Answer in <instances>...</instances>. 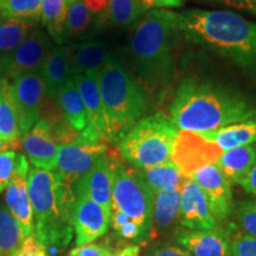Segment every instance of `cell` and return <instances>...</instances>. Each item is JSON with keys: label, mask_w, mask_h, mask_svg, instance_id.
<instances>
[{"label": "cell", "mask_w": 256, "mask_h": 256, "mask_svg": "<svg viewBox=\"0 0 256 256\" xmlns=\"http://www.w3.org/2000/svg\"><path fill=\"white\" fill-rule=\"evenodd\" d=\"M190 179L204 192L215 220L224 222L232 211V183L215 164L197 170Z\"/></svg>", "instance_id": "obj_13"}, {"label": "cell", "mask_w": 256, "mask_h": 256, "mask_svg": "<svg viewBox=\"0 0 256 256\" xmlns=\"http://www.w3.org/2000/svg\"><path fill=\"white\" fill-rule=\"evenodd\" d=\"M10 82L18 108L22 136H24L40 119L42 106L46 98V84L40 72L24 74Z\"/></svg>", "instance_id": "obj_11"}, {"label": "cell", "mask_w": 256, "mask_h": 256, "mask_svg": "<svg viewBox=\"0 0 256 256\" xmlns=\"http://www.w3.org/2000/svg\"><path fill=\"white\" fill-rule=\"evenodd\" d=\"M107 152V145L101 144L75 142L72 145L60 146L56 168L54 170L63 183L74 186L84 177L101 156Z\"/></svg>", "instance_id": "obj_10"}, {"label": "cell", "mask_w": 256, "mask_h": 256, "mask_svg": "<svg viewBox=\"0 0 256 256\" xmlns=\"http://www.w3.org/2000/svg\"><path fill=\"white\" fill-rule=\"evenodd\" d=\"M24 238L20 224L6 208L0 206V256L14 255Z\"/></svg>", "instance_id": "obj_31"}, {"label": "cell", "mask_w": 256, "mask_h": 256, "mask_svg": "<svg viewBox=\"0 0 256 256\" xmlns=\"http://www.w3.org/2000/svg\"><path fill=\"white\" fill-rule=\"evenodd\" d=\"M14 256H49L44 246L38 241L34 234L24 238L20 247Z\"/></svg>", "instance_id": "obj_38"}, {"label": "cell", "mask_w": 256, "mask_h": 256, "mask_svg": "<svg viewBox=\"0 0 256 256\" xmlns=\"http://www.w3.org/2000/svg\"><path fill=\"white\" fill-rule=\"evenodd\" d=\"M136 171L152 194L168 188H180L185 179H188L172 160L153 168H136Z\"/></svg>", "instance_id": "obj_27"}, {"label": "cell", "mask_w": 256, "mask_h": 256, "mask_svg": "<svg viewBox=\"0 0 256 256\" xmlns=\"http://www.w3.org/2000/svg\"><path fill=\"white\" fill-rule=\"evenodd\" d=\"M28 174H16L5 188V203L8 210L17 220L24 236L34 234V212L28 192Z\"/></svg>", "instance_id": "obj_19"}, {"label": "cell", "mask_w": 256, "mask_h": 256, "mask_svg": "<svg viewBox=\"0 0 256 256\" xmlns=\"http://www.w3.org/2000/svg\"><path fill=\"white\" fill-rule=\"evenodd\" d=\"M0 16L37 23L42 16V0H0Z\"/></svg>", "instance_id": "obj_33"}, {"label": "cell", "mask_w": 256, "mask_h": 256, "mask_svg": "<svg viewBox=\"0 0 256 256\" xmlns=\"http://www.w3.org/2000/svg\"><path fill=\"white\" fill-rule=\"evenodd\" d=\"M249 2H250L252 8H254V14H256V0H249Z\"/></svg>", "instance_id": "obj_46"}, {"label": "cell", "mask_w": 256, "mask_h": 256, "mask_svg": "<svg viewBox=\"0 0 256 256\" xmlns=\"http://www.w3.org/2000/svg\"><path fill=\"white\" fill-rule=\"evenodd\" d=\"M179 223L188 230H211L218 226L206 194L190 178L185 179L180 188Z\"/></svg>", "instance_id": "obj_14"}, {"label": "cell", "mask_w": 256, "mask_h": 256, "mask_svg": "<svg viewBox=\"0 0 256 256\" xmlns=\"http://www.w3.org/2000/svg\"><path fill=\"white\" fill-rule=\"evenodd\" d=\"M19 114L11 82L0 78V139L5 148L16 150L20 140Z\"/></svg>", "instance_id": "obj_21"}, {"label": "cell", "mask_w": 256, "mask_h": 256, "mask_svg": "<svg viewBox=\"0 0 256 256\" xmlns=\"http://www.w3.org/2000/svg\"><path fill=\"white\" fill-rule=\"evenodd\" d=\"M69 4L66 0H42L40 20L48 28L50 37L58 46L66 42V22Z\"/></svg>", "instance_id": "obj_28"}, {"label": "cell", "mask_w": 256, "mask_h": 256, "mask_svg": "<svg viewBox=\"0 0 256 256\" xmlns=\"http://www.w3.org/2000/svg\"><path fill=\"white\" fill-rule=\"evenodd\" d=\"M2 151H5V147H4V144L2 142V139H0V152Z\"/></svg>", "instance_id": "obj_47"}, {"label": "cell", "mask_w": 256, "mask_h": 256, "mask_svg": "<svg viewBox=\"0 0 256 256\" xmlns=\"http://www.w3.org/2000/svg\"><path fill=\"white\" fill-rule=\"evenodd\" d=\"M98 82L107 121L108 142L119 144L148 110V98L142 86L118 58L98 72Z\"/></svg>", "instance_id": "obj_5"}, {"label": "cell", "mask_w": 256, "mask_h": 256, "mask_svg": "<svg viewBox=\"0 0 256 256\" xmlns=\"http://www.w3.org/2000/svg\"><path fill=\"white\" fill-rule=\"evenodd\" d=\"M11 256H14V255H11Z\"/></svg>", "instance_id": "obj_49"}, {"label": "cell", "mask_w": 256, "mask_h": 256, "mask_svg": "<svg viewBox=\"0 0 256 256\" xmlns=\"http://www.w3.org/2000/svg\"><path fill=\"white\" fill-rule=\"evenodd\" d=\"M112 204V209L121 211L140 226L144 240L151 238L153 194L136 168H127L115 162Z\"/></svg>", "instance_id": "obj_7"}, {"label": "cell", "mask_w": 256, "mask_h": 256, "mask_svg": "<svg viewBox=\"0 0 256 256\" xmlns=\"http://www.w3.org/2000/svg\"><path fill=\"white\" fill-rule=\"evenodd\" d=\"M256 116V102L218 83L188 78L179 84L170 119L179 130L206 133Z\"/></svg>", "instance_id": "obj_2"}, {"label": "cell", "mask_w": 256, "mask_h": 256, "mask_svg": "<svg viewBox=\"0 0 256 256\" xmlns=\"http://www.w3.org/2000/svg\"><path fill=\"white\" fill-rule=\"evenodd\" d=\"M28 192L38 241L46 250L66 247L74 232V188L63 183L54 171L34 168L28 172Z\"/></svg>", "instance_id": "obj_4"}, {"label": "cell", "mask_w": 256, "mask_h": 256, "mask_svg": "<svg viewBox=\"0 0 256 256\" xmlns=\"http://www.w3.org/2000/svg\"><path fill=\"white\" fill-rule=\"evenodd\" d=\"M110 224L118 235L121 236L122 238L136 242L145 241L140 226L119 210L112 209Z\"/></svg>", "instance_id": "obj_35"}, {"label": "cell", "mask_w": 256, "mask_h": 256, "mask_svg": "<svg viewBox=\"0 0 256 256\" xmlns=\"http://www.w3.org/2000/svg\"><path fill=\"white\" fill-rule=\"evenodd\" d=\"M40 74L46 84V95L56 98L60 89L72 78V66L66 46H52L46 60L42 64Z\"/></svg>", "instance_id": "obj_22"}, {"label": "cell", "mask_w": 256, "mask_h": 256, "mask_svg": "<svg viewBox=\"0 0 256 256\" xmlns=\"http://www.w3.org/2000/svg\"><path fill=\"white\" fill-rule=\"evenodd\" d=\"M180 214V188H168L153 194L152 232H166L179 222Z\"/></svg>", "instance_id": "obj_25"}, {"label": "cell", "mask_w": 256, "mask_h": 256, "mask_svg": "<svg viewBox=\"0 0 256 256\" xmlns=\"http://www.w3.org/2000/svg\"><path fill=\"white\" fill-rule=\"evenodd\" d=\"M230 252L232 256H256V238L238 230L230 236Z\"/></svg>", "instance_id": "obj_37"}, {"label": "cell", "mask_w": 256, "mask_h": 256, "mask_svg": "<svg viewBox=\"0 0 256 256\" xmlns=\"http://www.w3.org/2000/svg\"><path fill=\"white\" fill-rule=\"evenodd\" d=\"M114 159L101 156L84 177L74 185L75 194H84L112 212V191L114 180Z\"/></svg>", "instance_id": "obj_15"}, {"label": "cell", "mask_w": 256, "mask_h": 256, "mask_svg": "<svg viewBox=\"0 0 256 256\" xmlns=\"http://www.w3.org/2000/svg\"><path fill=\"white\" fill-rule=\"evenodd\" d=\"M188 43L232 63L256 83V23L222 10L190 8L178 14Z\"/></svg>", "instance_id": "obj_1"}, {"label": "cell", "mask_w": 256, "mask_h": 256, "mask_svg": "<svg viewBox=\"0 0 256 256\" xmlns=\"http://www.w3.org/2000/svg\"><path fill=\"white\" fill-rule=\"evenodd\" d=\"M179 36L178 14L168 10H151L134 28L130 58L138 78L150 92L165 90L174 80Z\"/></svg>", "instance_id": "obj_3"}, {"label": "cell", "mask_w": 256, "mask_h": 256, "mask_svg": "<svg viewBox=\"0 0 256 256\" xmlns=\"http://www.w3.org/2000/svg\"><path fill=\"white\" fill-rule=\"evenodd\" d=\"M81 95L86 112H87L88 124L98 132L104 140H108V128L106 121L104 107L98 88V76L81 75L74 78Z\"/></svg>", "instance_id": "obj_20"}, {"label": "cell", "mask_w": 256, "mask_h": 256, "mask_svg": "<svg viewBox=\"0 0 256 256\" xmlns=\"http://www.w3.org/2000/svg\"><path fill=\"white\" fill-rule=\"evenodd\" d=\"M256 164V145L242 146L224 151L215 165L220 168L230 183H241V180L252 166Z\"/></svg>", "instance_id": "obj_24"}, {"label": "cell", "mask_w": 256, "mask_h": 256, "mask_svg": "<svg viewBox=\"0 0 256 256\" xmlns=\"http://www.w3.org/2000/svg\"><path fill=\"white\" fill-rule=\"evenodd\" d=\"M101 24L98 17L92 14L80 0H76L69 5L68 16L66 22V38L68 40H78L84 37L88 31L96 25Z\"/></svg>", "instance_id": "obj_30"}, {"label": "cell", "mask_w": 256, "mask_h": 256, "mask_svg": "<svg viewBox=\"0 0 256 256\" xmlns=\"http://www.w3.org/2000/svg\"><path fill=\"white\" fill-rule=\"evenodd\" d=\"M240 185L244 188L248 194L256 196V164L252 166L248 174L242 179Z\"/></svg>", "instance_id": "obj_43"}, {"label": "cell", "mask_w": 256, "mask_h": 256, "mask_svg": "<svg viewBox=\"0 0 256 256\" xmlns=\"http://www.w3.org/2000/svg\"><path fill=\"white\" fill-rule=\"evenodd\" d=\"M145 10L164 8H180L184 0H142Z\"/></svg>", "instance_id": "obj_42"}, {"label": "cell", "mask_w": 256, "mask_h": 256, "mask_svg": "<svg viewBox=\"0 0 256 256\" xmlns=\"http://www.w3.org/2000/svg\"><path fill=\"white\" fill-rule=\"evenodd\" d=\"M209 142L216 144L222 151L256 144V116L226 126L214 132L200 133Z\"/></svg>", "instance_id": "obj_23"}, {"label": "cell", "mask_w": 256, "mask_h": 256, "mask_svg": "<svg viewBox=\"0 0 256 256\" xmlns=\"http://www.w3.org/2000/svg\"><path fill=\"white\" fill-rule=\"evenodd\" d=\"M69 256H116L114 252L104 246L96 244V243H88V244L80 246L74 248L70 252Z\"/></svg>", "instance_id": "obj_39"}, {"label": "cell", "mask_w": 256, "mask_h": 256, "mask_svg": "<svg viewBox=\"0 0 256 256\" xmlns=\"http://www.w3.org/2000/svg\"><path fill=\"white\" fill-rule=\"evenodd\" d=\"M52 46L46 34L34 30L20 46L0 57V78L12 81L24 74L40 72Z\"/></svg>", "instance_id": "obj_8"}, {"label": "cell", "mask_w": 256, "mask_h": 256, "mask_svg": "<svg viewBox=\"0 0 256 256\" xmlns=\"http://www.w3.org/2000/svg\"><path fill=\"white\" fill-rule=\"evenodd\" d=\"M235 220L240 232L256 238V200L242 202L235 210Z\"/></svg>", "instance_id": "obj_36"}, {"label": "cell", "mask_w": 256, "mask_h": 256, "mask_svg": "<svg viewBox=\"0 0 256 256\" xmlns=\"http://www.w3.org/2000/svg\"><path fill=\"white\" fill-rule=\"evenodd\" d=\"M210 2H220V4L230 6L232 8H238L241 10V11H248L254 14V8H252L249 0H210Z\"/></svg>", "instance_id": "obj_44"}, {"label": "cell", "mask_w": 256, "mask_h": 256, "mask_svg": "<svg viewBox=\"0 0 256 256\" xmlns=\"http://www.w3.org/2000/svg\"><path fill=\"white\" fill-rule=\"evenodd\" d=\"M72 78L81 75L98 76V72L116 60L114 51L104 42H83L66 46Z\"/></svg>", "instance_id": "obj_18"}, {"label": "cell", "mask_w": 256, "mask_h": 256, "mask_svg": "<svg viewBox=\"0 0 256 256\" xmlns=\"http://www.w3.org/2000/svg\"><path fill=\"white\" fill-rule=\"evenodd\" d=\"M146 256H191V254L179 244L162 243V244H156L148 249Z\"/></svg>", "instance_id": "obj_40"}, {"label": "cell", "mask_w": 256, "mask_h": 256, "mask_svg": "<svg viewBox=\"0 0 256 256\" xmlns=\"http://www.w3.org/2000/svg\"><path fill=\"white\" fill-rule=\"evenodd\" d=\"M86 5L92 14L98 17L101 23H104L108 18V11H110V0H80Z\"/></svg>", "instance_id": "obj_41"}, {"label": "cell", "mask_w": 256, "mask_h": 256, "mask_svg": "<svg viewBox=\"0 0 256 256\" xmlns=\"http://www.w3.org/2000/svg\"><path fill=\"white\" fill-rule=\"evenodd\" d=\"M72 209V226L76 246L88 244L101 238L110 226L112 212L89 200L84 194H75Z\"/></svg>", "instance_id": "obj_12"}, {"label": "cell", "mask_w": 256, "mask_h": 256, "mask_svg": "<svg viewBox=\"0 0 256 256\" xmlns=\"http://www.w3.org/2000/svg\"><path fill=\"white\" fill-rule=\"evenodd\" d=\"M179 130L164 113L142 118L118 144L121 158L134 168H148L171 162Z\"/></svg>", "instance_id": "obj_6"}, {"label": "cell", "mask_w": 256, "mask_h": 256, "mask_svg": "<svg viewBox=\"0 0 256 256\" xmlns=\"http://www.w3.org/2000/svg\"><path fill=\"white\" fill-rule=\"evenodd\" d=\"M139 255V247H128L120 252L116 256H138Z\"/></svg>", "instance_id": "obj_45"}, {"label": "cell", "mask_w": 256, "mask_h": 256, "mask_svg": "<svg viewBox=\"0 0 256 256\" xmlns=\"http://www.w3.org/2000/svg\"><path fill=\"white\" fill-rule=\"evenodd\" d=\"M23 148L30 162L36 168L54 171L60 146L54 139L51 128L40 119L22 139Z\"/></svg>", "instance_id": "obj_16"}, {"label": "cell", "mask_w": 256, "mask_h": 256, "mask_svg": "<svg viewBox=\"0 0 256 256\" xmlns=\"http://www.w3.org/2000/svg\"><path fill=\"white\" fill-rule=\"evenodd\" d=\"M36 23L0 16V55H8L20 46L34 30Z\"/></svg>", "instance_id": "obj_29"}, {"label": "cell", "mask_w": 256, "mask_h": 256, "mask_svg": "<svg viewBox=\"0 0 256 256\" xmlns=\"http://www.w3.org/2000/svg\"><path fill=\"white\" fill-rule=\"evenodd\" d=\"M66 2H68V4L70 5V4H72L74 2H76V0H66Z\"/></svg>", "instance_id": "obj_48"}, {"label": "cell", "mask_w": 256, "mask_h": 256, "mask_svg": "<svg viewBox=\"0 0 256 256\" xmlns=\"http://www.w3.org/2000/svg\"><path fill=\"white\" fill-rule=\"evenodd\" d=\"M145 11L142 0H110L108 19L115 26L126 28L136 23Z\"/></svg>", "instance_id": "obj_32"}, {"label": "cell", "mask_w": 256, "mask_h": 256, "mask_svg": "<svg viewBox=\"0 0 256 256\" xmlns=\"http://www.w3.org/2000/svg\"><path fill=\"white\" fill-rule=\"evenodd\" d=\"M174 238L191 256H232L229 232L218 226L211 230L183 228L178 230Z\"/></svg>", "instance_id": "obj_17"}, {"label": "cell", "mask_w": 256, "mask_h": 256, "mask_svg": "<svg viewBox=\"0 0 256 256\" xmlns=\"http://www.w3.org/2000/svg\"><path fill=\"white\" fill-rule=\"evenodd\" d=\"M56 101L62 110L68 124L78 132H82L88 126L87 112L74 78L69 80L56 96Z\"/></svg>", "instance_id": "obj_26"}, {"label": "cell", "mask_w": 256, "mask_h": 256, "mask_svg": "<svg viewBox=\"0 0 256 256\" xmlns=\"http://www.w3.org/2000/svg\"><path fill=\"white\" fill-rule=\"evenodd\" d=\"M223 151L200 133L179 130L176 138L171 160L185 178H190L197 170L215 164Z\"/></svg>", "instance_id": "obj_9"}, {"label": "cell", "mask_w": 256, "mask_h": 256, "mask_svg": "<svg viewBox=\"0 0 256 256\" xmlns=\"http://www.w3.org/2000/svg\"><path fill=\"white\" fill-rule=\"evenodd\" d=\"M28 162L23 153L14 150H5L0 152V192L8 186L16 174H28Z\"/></svg>", "instance_id": "obj_34"}]
</instances>
